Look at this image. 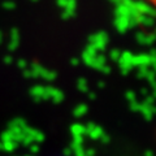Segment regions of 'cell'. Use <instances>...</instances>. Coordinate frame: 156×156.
Listing matches in <instances>:
<instances>
[{"label": "cell", "mask_w": 156, "mask_h": 156, "mask_svg": "<svg viewBox=\"0 0 156 156\" xmlns=\"http://www.w3.org/2000/svg\"><path fill=\"white\" fill-rule=\"evenodd\" d=\"M85 130H86V134L90 136L91 139H99L101 134L104 133L103 129L100 128V126L95 125L94 122H89L86 126H85Z\"/></svg>", "instance_id": "obj_1"}, {"label": "cell", "mask_w": 156, "mask_h": 156, "mask_svg": "<svg viewBox=\"0 0 156 156\" xmlns=\"http://www.w3.org/2000/svg\"><path fill=\"white\" fill-rule=\"evenodd\" d=\"M23 133L27 134L29 136H31V139L34 140L35 143H39V142H43L44 140V134L42 133V131H39L34 128H30V126H26V128H23Z\"/></svg>", "instance_id": "obj_2"}, {"label": "cell", "mask_w": 156, "mask_h": 156, "mask_svg": "<svg viewBox=\"0 0 156 156\" xmlns=\"http://www.w3.org/2000/svg\"><path fill=\"white\" fill-rule=\"evenodd\" d=\"M46 99H52L53 103L58 104V103H61L62 101V99H64V95H62L61 91L48 87V89H46Z\"/></svg>", "instance_id": "obj_3"}, {"label": "cell", "mask_w": 156, "mask_h": 156, "mask_svg": "<svg viewBox=\"0 0 156 156\" xmlns=\"http://www.w3.org/2000/svg\"><path fill=\"white\" fill-rule=\"evenodd\" d=\"M139 112L143 115V117L146 120L150 121L151 119H152L154 113H155V107H154V104H150V103H147V101H144V103L140 104Z\"/></svg>", "instance_id": "obj_4"}, {"label": "cell", "mask_w": 156, "mask_h": 156, "mask_svg": "<svg viewBox=\"0 0 156 156\" xmlns=\"http://www.w3.org/2000/svg\"><path fill=\"white\" fill-rule=\"evenodd\" d=\"M31 95L35 98L37 101H41L42 99H46V89L44 87H41V86H37L30 91Z\"/></svg>", "instance_id": "obj_5"}, {"label": "cell", "mask_w": 156, "mask_h": 156, "mask_svg": "<svg viewBox=\"0 0 156 156\" xmlns=\"http://www.w3.org/2000/svg\"><path fill=\"white\" fill-rule=\"evenodd\" d=\"M27 126V122L25 121V119H21V117H17V119H13L11 122L8 124V128H16V129H23Z\"/></svg>", "instance_id": "obj_6"}, {"label": "cell", "mask_w": 156, "mask_h": 156, "mask_svg": "<svg viewBox=\"0 0 156 156\" xmlns=\"http://www.w3.org/2000/svg\"><path fill=\"white\" fill-rule=\"evenodd\" d=\"M87 111H89V108H87L86 104H78L74 108V111H73V115H74L77 119H80V117H83L87 113Z\"/></svg>", "instance_id": "obj_7"}, {"label": "cell", "mask_w": 156, "mask_h": 156, "mask_svg": "<svg viewBox=\"0 0 156 156\" xmlns=\"http://www.w3.org/2000/svg\"><path fill=\"white\" fill-rule=\"evenodd\" d=\"M70 131L73 135H85L86 134L85 125H82V124H73L70 126Z\"/></svg>", "instance_id": "obj_8"}, {"label": "cell", "mask_w": 156, "mask_h": 156, "mask_svg": "<svg viewBox=\"0 0 156 156\" xmlns=\"http://www.w3.org/2000/svg\"><path fill=\"white\" fill-rule=\"evenodd\" d=\"M17 146L18 143L14 140H5V142H2V150L7 151V152H13L17 148Z\"/></svg>", "instance_id": "obj_9"}, {"label": "cell", "mask_w": 156, "mask_h": 156, "mask_svg": "<svg viewBox=\"0 0 156 156\" xmlns=\"http://www.w3.org/2000/svg\"><path fill=\"white\" fill-rule=\"evenodd\" d=\"M2 140L3 142H5V140H13V134H12L11 129H8L2 133Z\"/></svg>", "instance_id": "obj_10"}, {"label": "cell", "mask_w": 156, "mask_h": 156, "mask_svg": "<svg viewBox=\"0 0 156 156\" xmlns=\"http://www.w3.org/2000/svg\"><path fill=\"white\" fill-rule=\"evenodd\" d=\"M29 147V150H30V152L34 155V154H37L38 151H39V146H38V143H35V142H33L30 146H27Z\"/></svg>", "instance_id": "obj_11"}, {"label": "cell", "mask_w": 156, "mask_h": 156, "mask_svg": "<svg viewBox=\"0 0 156 156\" xmlns=\"http://www.w3.org/2000/svg\"><path fill=\"white\" fill-rule=\"evenodd\" d=\"M139 107H140V103H136V101H130V109L133 112H139Z\"/></svg>", "instance_id": "obj_12"}, {"label": "cell", "mask_w": 156, "mask_h": 156, "mask_svg": "<svg viewBox=\"0 0 156 156\" xmlns=\"http://www.w3.org/2000/svg\"><path fill=\"white\" fill-rule=\"evenodd\" d=\"M100 140H101V142H103V143H109V140H111V138H109V135L108 134H105V133H103V134H101V136H100V138H99Z\"/></svg>", "instance_id": "obj_13"}, {"label": "cell", "mask_w": 156, "mask_h": 156, "mask_svg": "<svg viewBox=\"0 0 156 156\" xmlns=\"http://www.w3.org/2000/svg\"><path fill=\"white\" fill-rule=\"evenodd\" d=\"M126 98H128L129 101H134L135 100V94L134 92H131V91H129L128 94H126Z\"/></svg>", "instance_id": "obj_14"}, {"label": "cell", "mask_w": 156, "mask_h": 156, "mask_svg": "<svg viewBox=\"0 0 156 156\" xmlns=\"http://www.w3.org/2000/svg\"><path fill=\"white\" fill-rule=\"evenodd\" d=\"M85 156H95V150H92V148L85 150Z\"/></svg>", "instance_id": "obj_15"}, {"label": "cell", "mask_w": 156, "mask_h": 156, "mask_svg": "<svg viewBox=\"0 0 156 156\" xmlns=\"http://www.w3.org/2000/svg\"><path fill=\"white\" fill-rule=\"evenodd\" d=\"M64 155H65V156H73V150L70 148V146H69L68 148L64 150Z\"/></svg>", "instance_id": "obj_16"}, {"label": "cell", "mask_w": 156, "mask_h": 156, "mask_svg": "<svg viewBox=\"0 0 156 156\" xmlns=\"http://www.w3.org/2000/svg\"><path fill=\"white\" fill-rule=\"evenodd\" d=\"M80 90H82V91H86L87 90V86H86L85 82H80Z\"/></svg>", "instance_id": "obj_17"}, {"label": "cell", "mask_w": 156, "mask_h": 156, "mask_svg": "<svg viewBox=\"0 0 156 156\" xmlns=\"http://www.w3.org/2000/svg\"><path fill=\"white\" fill-rule=\"evenodd\" d=\"M144 156H154V154H152V151H146V154H144Z\"/></svg>", "instance_id": "obj_18"}, {"label": "cell", "mask_w": 156, "mask_h": 156, "mask_svg": "<svg viewBox=\"0 0 156 156\" xmlns=\"http://www.w3.org/2000/svg\"><path fill=\"white\" fill-rule=\"evenodd\" d=\"M144 2H147V3H150V4H152V5L155 4V0H144Z\"/></svg>", "instance_id": "obj_19"}, {"label": "cell", "mask_w": 156, "mask_h": 156, "mask_svg": "<svg viewBox=\"0 0 156 156\" xmlns=\"http://www.w3.org/2000/svg\"><path fill=\"white\" fill-rule=\"evenodd\" d=\"M90 98H91V99H95V94H94V92H91V94H90Z\"/></svg>", "instance_id": "obj_20"}, {"label": "cell", "mask_w": 156, "mask_h": 156, "mask_svg": "<svg viewBox=\"0 0 156 156\" xmlns=\"http://www.w3.org/2000/svg\"><path fill=\"white\" fill-rule=\"evenodd\" d=\"M26 156H34V155H33V154H30V155H26Z\"/></svg>", "instance_id": "obj_21"}, {"label": "cell", "mask_w": 156, "mask_h": 156, "mask_svg": "<svg viewBox=\"0 0 156 156\" xmlns=\"http://www.w3.org/2000/svg\"><path fill=\"white\" fill-rule=\"evenodd\" d=\"M0 150H2V143H0Z\"/></svg>", "instance_id": "obj_22"}]
</instances>
